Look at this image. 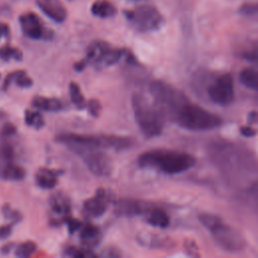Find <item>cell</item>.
<instances>
[{"label":"cell","mask_w":258,"mask_h":258,"mask_svg":"<svg viewBox=\"0 0 258 258\" xmlns=\"http://www.w3.org/2000/svg\"><path fill=\"white\" fill-rule=\"evenodd\" d=\"M196 162L195 156L189 153L163 148L142 152L137 158L140 167L157 169L166 174H177L186 171Z\"/></svg>","instance_id":"obj_1"},{"label":"cell","mask_w":258,"mask_h":258,"mask_svg":"<svg viewBox=\"0 0 258 258\" xmlns=\"http://www.w3.org/2000/svg\"><path fill=\"white\" fill-rule=\"evenodd\" d=\"M55 141L71 146H85L99 149H114L117 151L132 147L134 139L129 136L106 135V134H78L71 132L59 133L55 136Z\"/></svg>","instance_id":"obj_2"},{"label":"cell","mask_w":258,"mask_h":258,"mask_svg":"<svg viewBox=\"0 0 258 258\" xmlns=\"http://www.w3.org/2000/svg\"><path fill=\"white\" fill-rule=\"evenodd\" d=\"M199 220L222 249L231 253L244 250L246 241L242 234L226 224L220 217L211 213H202L199 216Z\"/></svg>","instance_id":"obj_3"},{"label":"cell","mask_w":258,"mask_h":258,"mask_svg":"<svg viewBox=\"0 0 258 258\" xmlns=\"http://www.w3.org/2000/svg\"><path fill=\"white\" fill-rule=\"evenodd\" d=\"M132 109L136 123L144 136L152 138L161 134L165 117L156 105L151 104L140 94H134Z\"/></svg>","instance_id":"obj_4"},{"label":"cell","mask_w":258,"mask_h":258,"mask_svg":"<svg viewBox=\"0 0 258 258\" xmlns=\"http://www.w3.org/2000/svg\"><path fill=\"white\" fill-rule=\"evenodd\" d=\"M150 93L163 116L172 121L180 108L189 101L182 91L164 81H153L150 84Z\"/></svg>","instance_id":"obj_5"},{"label":"cell","mask_w":258,"mask_h":258,"mask_svg":"<svg viewBox=\"0 0 258 258\" xmlns=\"http://www.w3.org/2000/svg\"><path fill=\"white\" fill-rule=\"evenodd\" d=\"M173 121L182 128L192 131L212 130L223 123L221 117L189 101L180 108Z\"/></svg>","instance_id":"obj_6"},{"label":"cell","mask_w":258,"mask_h":258,"mask_svg":"<svg viewBox=\"0 0 258 258\" xmlns=\"http://www.w3.org/2000/svg\"><path fill=\"white\" fill-rule=\"evenodd\" d=\"M128 52L126 49L115 48L105 41L96 40L88 46L84 60L87 66L93 64L97 69H102L117 63L123 56L126 57Z\"/></svg>","instance_id":"obj_7"},{"label":"cell","mask_w":258,"mask_h":258,"mask_svg":"<svg viewBox=\"0 0 258 258\" xmlns=\"http://www.w3.org/2000/svg\"><path fill=\"white\" fill-rule=\"evenodd\" d=\"M124 14L128 22L140 32L157 30L164 23L161 13L151 5H140L132 10H126Z\"/></svg>","instance_id":"obj_8"},{"label":"cell","mask_w":258,"mask_h":258,"mask_svg":"<svg viewBox=\"0 0 258 258\" xmlns=\"http://www.w3.org/2000/svg\"><path fill=\"white\" fill-rule=\"evenodd\" d=\"M74 153L79 155L87 167L98 176H108L112 171V162L110 157L99 148L85 146L69 147Z\"/></svg>","instance_id":"obj_9"},{"label":"cell","mask_w":258,"mask_h":258,"mask_svg":"<svg viewBox=\"0 0 258 258\" xmlns=\"http://www.w3.org/2000/svg\"><path fill=\"white\" fill-rule=\"evenodd\" d=\"M207 94L215 104L220 106L230 105L235 98L232 76L228 73L218 76L207 88Z\"/></svg>","instance_id":"obj_10"},{"label":"cell","mask_w":258,"mask_h":258,"mask_svg":"<svg viewBox=\"0 0 258 258\" xmlns=\"http://www.w3.org/2000/svg\"><path fill=\"white\" fill-rule=\"evenodd\" d=\"M19 22L23 33L31 39H50L52 37V31L46 29L40 18L32 12L22 14L19 17Z\"/></svg>","instance_id":"obj_11"},{"label":"cell","mask_w":258,"mask_h":258,"mask_svg":"<svg viewBox=\"0 0 258 258\" xmlns=\"http://www.w3.org/2000/svg\"><path fill=\"white\" fill-rule=\"evenodd\" d=\"M110 201L107 190L98 188L96 195L84 203L83 213L87 218H99L106 212Z\"/></svg>","instance_id":"obj_12"},{"label":"cell","mask_w":258,"mask_h":258,"mask_svg":"<svg viewBox=\"0 0 258 258\" xmlns=\"http://www.w3.org/2000/svg\"><path fill=\"white\" fill-rule=\"evenodd\" d=\"M151 207L145 202L131 200V199H122L117 201L114 206V211L116 215L121 217H133L148 213Z\"/></svg>","instance_id":"obj_13"},{"label":"cell","mask_w":258,"mask_h":258,"mask_svg":"<svg viewBox=\"0 0 258 258\" xmlns=\"http://www.w3.org/2000/svg\"><path fill=\"white\" fill-rule=\"evenodd\" d=\"M40 10L55 22H63L67 18V9L59 0H37Z\"/></svg>","instance_id":"obj_14"},{"label":"cell","mask_w":258,"mask_h":258,"mask_svg":"<svg viewBox=\"0 0 258 258\" xmlns=\"http://www.w3.org/2000/svg\"><path fill=\"white\" fill-rule=\"evenodd\" d=\"M102 240V233L99 227L93 224L82 225L80 229V241L85 248L92 249L100 244Z\"/></svg>","instance_id":"obj_15"},{"label":"cell","mask_w":258,"mask_h":258,"mask_svg":"<svg viewBox=\"0 0 258 258\" xmlns=\"http://www.w3.org/2000/svg\"><path fill=\"white\" fill-rule=\"evenodd\" d=\"M49 206L52 213L61 219L63 223L64 219L70 216L71 202L69 198L62 192H55L49 198Z\"/></svg>","instance_id":"obj_16"},{"label":"cell","mask_w":258,"mask_h":258,"mask_svg":"<svg viewBox=\"0 0 258 258\" xmlns=\"http://www.w3.org/2000/svg\"><path fill=\"white\" fill-rule=\"evenodd\" d=\"M12 83H14L17 87L23 88V89H28L33 85L32 79L25 73V71H22V70L14 71L8 74L4 79L2 90L7 91Z\"/></svg>","instance_id":"obj_17"},{"label":"cell","mask_w":258,"mask_h":258,"mask_svg":"<svg viewBox=\"0 0 258 258\" xmlns=\"http://www.w3.org/2000/svg\"><path fill=\"white\" fill-rule=\"evenodd\" d=\"M57 171L41 167L35 173V181L39 187L43 189H51L57 183Z\"/></svg>","instance_id":"obj_18"},{"label":"cell","mask_w":258,"mask_h":258,"mask_svg":"<svg viewBox=\"0 0 258 258\" xmlns=\"http://www.w3.org/2000/svg\"><path fill=\"white\" fill-rule=\"evenodd\" d=\"M31 104L34 108L44 112H58L63 109V103L56 98H46L43 96H35Z\"/></svg>","instance_id":"obj_19"},{"label":"cell","mask_w":258,"mask_h":258,"mask_svg":"<svg viewBox=\"0 0 258 258\" xmlns=\"http://www.w3.org/2000/svg\"><path fill=\"white\" fill-rule=\"evenodd\" d=\"M26 175L25 168L17 164L15 161L8 162L0 169V178L10 181H19L24 179Z\"/></svg>","instance_id":"obj_20"},{"label":"cell","mask_w":258,"mask_h":258,"mask_svg":"<svg viewBox=\"0 0 258 258\" xmlns=\"http://www.w3.org/2000/svg\"><path fill=\"white\" fill-rule=\"evenodd\" d=\"M146 221L151 226L161 229L167 228L170 223V219L167 213L164 210L158 208H151L149 210Z\"/></svg>","instance_id":"obj_21"},{"label":"cell","mask_w":258,"mask_h":258,"mask_svg":"<svg viewBox=\"0 0 258 258\" xmlns=\"http://www.w3.org/2000/svg\"><path fill=\"white\" fill-rule=\"evenodd\" d=\"M92 13L100 18L112 17L116 14V7L108 0H97L91 7Z\"/></svg>","instance_id":"obj_22"},{"label":"cell","mask_w":258,"mask_h":258,"mask_svg":"<svg viewBox=\"0 0 258 258\" xmlns=\"http://www.w3.org/2000/svg\"><path fill=\"white\" fill-rule=\"evenodd\" d=\"M239 80L247 89L257 91L258 89V75L254 68H245L239 75Z\"/></svg>","instance_id":"obj_23"},{"label":"cell","mask_w":258,"mask_h":258,"mask_svg":"<svg viewBox=\"0 0 258 258\" xmlns=\"http://www.w3.org/2000/svg\"><path fill=\"white\" fill-rule=\"evenodd\" d=\"M15 149L13 145L7 141V138L0 137V169L8 162L14 161Z\"/></svg>","instance_id":"obj_24"},{"label":"cell","mask_w":258,"mask_h":258,"mask_svg":"<svg viewBox=\"0 0 258 258\" xmlns=\"http://www.w3.org/2000/svg\"><path fill=\"white\" fill-rule=\"evenodd\" d=\"M24 122L27 126L35 129H41L44 126V118L39 111L26 110L24 113Z\"/></svg>","instance_id":"obj_25"},{"label":"cell","mask_w":258,"mask_h":258,"mask_svg":"<svg viewBox=\"0 0 258 258\" xmlns=\"http://www.w3.org/2000/svg\"><path fill=\"white\" fill-rule=\"evenodd\" d=\"M70 96H71V100L72 103L75 105V107L77 109H84L87 105L86 100L84 95L81 92V89L79 87V85L75 82H72L70 84Z\"/></svg>","instance_id":"obj_26"},{"label":"cell","mask_w":258,"mask_h":258,"mask_svg":"<svg viewBox=\"0 0 258 258\" xmlns=\"http://www.w3.org/2000/svg\"><path fill=\"white\" fill-rule=\"evenodd\" d=\"M22 51L17 47L8 44H5L0 47V58L5 61H9L10 59L20 61L22 60Z\"/></svg>","instance_id":"obj_27"},{"label":"cell","mask_w":258,"mask_h":258,"mask_svg":"<svg viewBox=\"0 0 258 258\" xmlns=\"http://www.w3.org/2000/svg\"><path fill=\"white\" fill-rule=\"evenodd\" d=\"M37 249V245L33 241H25L17 245L14 249V254L19 258L30 257Z\"/></svg>","instance_id":"obj_28"},{"label":"cell","mask_w":258,"mask_h":258,"mask_svg":"<svg viewBox=\"0 0 258 258\" xmlns=\"http://www.w3.org/2000/svg\"><path fill=\"white\" fill-rule=\"evenodd\" d=\"M64 253L68 256L76 257V258H90L96 257V254L88 248L85 247H76V246H68L64 248Z\"/></svg>","instance_id":"obj_29"},{"label":"cell","mask_w":258,"mask_h":258,"mask_svg":"<svg viewBox=\"0 0 258 258\" xmlns=\"http://www.w3.org/2000/svg\"><path fill=\"white\" fill-rule=\"evenodd\" d=\"M1 213L3 217L13 225L19 223L22 220V215L15 209H12L9 204H4L1 207Z\"/></svg>","instance_id":"obj_30"},{"label":"cell","mask_w":258,"mask_h":258,"mask_svg":"<svg viewBox=\"0 0 258 258\" xmlns=\"http://www.w3.org/2000/svg\"><path fill=\"white\" fill-rule=\"evenodd\" d=\"M16 132H17V128L13 123L5 122L0 129V137L8 139V138L14 136L16 134Z\"/></svg>","instance_id":"obj_31"},{"label":"cell","mask_w":258,"mask_h":258,"mask_svg":"<svg viewBox=\"0 0 258 258\" xmlns=\"http://www.w3.org/2000/svg\"><path fill=\"white\" fill-rule=\"evenodd\" d=\"M63 223L67 224V226H68V231H69L70 234H74V233H76L77 231H79V230L81 229L82 225H83L80 220L75 219V218H72V217H70V216H68V217L64 219Z\"/></svg>","instance_id":"obj_32"},{"label":"cell","mask_w":258,"mask_h":258,"mask_svg":"<svg viewBox=\"0 0 258 258\" xmlns=\"http://www.w3.org/2000/svg\"><path fill=\"white\" fill-rule=\"evenodd\" d=\"M86 107H88V110H89V113L93 116V117H98L100 115V112L102 110V106H101V103L97 100V99H91Z\"/></svg>","instance_id":"obj_33"},{"label":"cell","mask_w":258,"mask_h":258,"mask_svg":"<svg viewBox=\"0 0 258 258\" xmlns=\"http://www.w3.org/2000/svg\"><path fill=\"white\" fill-rule=\"evenodd\" d=\"M13 226L14 225L12 223H8L0 226V240H5L11 236L13 231Z\"/></svg>","instance_id":"obj_34"},{"label":"cell","mask_w":258,"mask_h":258,"mask_svg":"<svg viewBox=\"0 0 258 258\" xmlns=\"http://www.w3.org/2000/svg\"><path fill=\"white\" fill-rule=\"evenodd\" d=\"M184 247H185V250L187 251V253L189 255H192V256L198 255V248L195 244V241H186L184 243Z\"/></svg>","instance_id":"obj_35"},{"label":"cell","mask_w":258,"mask_h":258,"mask_svg":"<svg viewBox=\"0 0 258 258\" xmlns=\"http://www.w3.org/2000/svg\"><path fill=\"white\" fill-rule=\"evenodd\" d=\"M240 133L245 137H253L256 135V130L251 126H243L240 128Z\"/></svg>","instance_id":"obj_36"},{"label":"cell","mask_w":258,"mask_h":258,"mask_svg":"<svg viewBox=\"0 0 258 258\" xmlns=\"http://www.w3.org/2000/svg\"><path fill=\"white\" fill-rule=\"evenodd\" d=\"M256 11H257V7L255 4H246L243 7H241V12L244 14L251 15V14H255Z\"/></svg>","instance_id":"obj_37"},{"label":"cell","mask_w":258,"mask_h":258,"mask_svg":"<svg viewBox=\"0 0 258 258\" xmlns=\"http://www.w3.org/2000/svg\"><path fill=\"white\" fill-rule=\"evenodd\" d=\"M242 56L247 59L248 61H256L257 60V51H256V48H254L252 51H246L242 54Z\"/></svg>","instance_id":"obj_38"},{"label":"cell","mask_w":258,"mask_h":258,"mask_svg":"<svg viewBox=\"0 0 258 258\" xmlns=\"http://www.w3.org/2000/svg\"><path fill=\"white\" fill-rule=\"evenodd\" d=\"M15 248V244L14 243H6V244H4L2 247H1V249H0V252H1V254L2 255H7V254H9L13 249Z\"/></svg>","instance_id":"obj_39"},{"label":"cell","mask_w":258,"mask_h":258,"mask_svg":"<svg viewBox=\"0 0 258 258\" xmlns=\"http://www.w3.org/2000/svg\"><path fill=\"white\" fill-rule=\"evenodd\" d=\"M9 34V27L6 23H0V39Z\"/></svg>","instance_id":"obj_40"},{"label":"cell","mask_w":258,"mask_h":258,"mask_svg":"<svg viewBox=\"0 0 258 258\" xmlns=\"http://www.w3.org/2000/svg\"><path fill=\"white\" fill-rule=\"evenodd\" d=\"M248 122L250 124H256L257 123V113L256 111H252L248 116Z\"/></svg>","instance_id":"obj_41"},{"label":"cell","mask_w":258,"mask_h":258,"mask_svg":"<svg viewBox=\"0 0 258 258\" xmlns=\"http://www.w3.org/2000/svg\"><path fill=\"white\" fill-rule=\"evenodd\" d=\"M5 116H6L5 112H3V111H1V110H0V120H2Z\"/></svg>","instance_id":"obj_42"},{"label":"cell","mask_w":258,"mask_h":258,"mask_svg":"<svg viewBox=\"0 0 258 258\" xmlns=\"http://www.w3.org/2000/svg\"><path fill=\"white\" fill-rule=\"evenodd\" d=\"M132 1H139V0H132Z\"/></svg>","instance_id":"obj_43"}]
</instances>
